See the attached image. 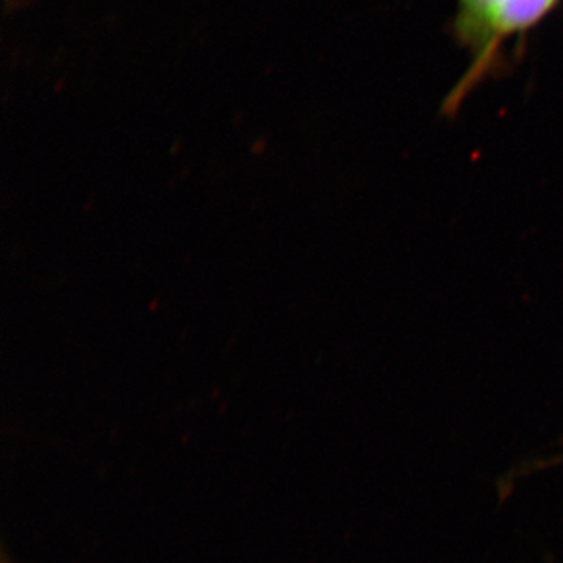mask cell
<instances>
[{
  "label": "cell",
  "instance_id": "1",
  "mask_svg": "<svg viewBox=\"0 0 563 563\" xmlns=\"http://www.w3.org/2000/svg\"><path fill=\"white\" fill-rule=\"evenodd\" d=\"M562 0H457L451 25L453 38L468 52L470 66L444 98L440 114L454 120L465 99L481 84L510 69V44L523 54L526 38Z\"/></svg>",
  "mask_w": 563,
  "mask_h": 563
}]
</instances>
